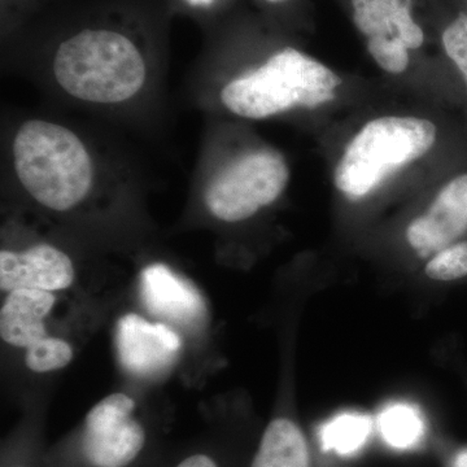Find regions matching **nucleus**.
Segmentation results:
<instances>
[{
	"label": "nucleus",
	"instance_id": "obj_1",
	"mask_svg": "<svg viewBox=\"0 0 467 467\" xmlns=\"http://www.w3.org/2000/svg\"><path fill=\"white\" fill-rule=\"evenodd\" d=\"M57 85L88 103L116 104L142 90L147 63L130 26L94 23L60 39L52 57Z\"/></svg>",
	"mask_w": 467,
	"mask_h": 467
},
{
	"label": "nucleus",
	"instance_id": "obj_2",
	"mask_svg": "<svg viewBox=\"0 0 467 467\" xmlns=\"http://www.w3.org/2000/svg\"><path fill=\"white\" fill-rule=\"evenodd\" d=\"M12 150L18 181L43 207L69 211L90 192V153L69 129L29 119L18 129Z\"/></svg>",
	"mask_w": 467,
	"mask_h": 467
},
{
	"label": "nucleus",
	"instance_id": "obj_3",
	"mask_svg": "<svg viewBox=\"0 0 467 467\" xmlns=\"http://www.w3.org/2000/svg\"><path fill=\"white\" fill-rule=\"evenodd\" d=\"M343 84L334 70L309 55L285 47L248 75L233 79L221 99L234 115L263 119L296 109H315L337 98Z\"/></svg>",
	"mask_w": 467,
	"mask_h": 467
},
{
	"label": "nucleus",
	"instance_id": "obj_4",
	"mask_svg": "<svg viewBox=\"0 0 467 467\" xmlns=\"http://www.w3.org/2000/svg\"><path fill=\"white\" fill-rule=\"evenodd\" d=\"M438 128L427 119L384 116L368 121L344 150L335 186L349 201L376 192L395 171L434 149Z\"/></svg>",
	"mask_w": 467,
	"mask_h": 467
},
{
	"label": "nucleus",
	"instance_id": "obj_5",
	"mask_svg": "<svg viewBox=\"0 0 467 467\" xmlns=\"http://www.w3.org/2000/svg\"><path fill=\"white\" fill-rule=\"evenodd\" d=\"M134 399L107 396L91 408L73 442L75 467H133L149 447L150 431Z\"/></svg>",
	"mask_w": 467,
	"mask_h": 467
},
{
	"label": "nucleus",
	"instance_id": "obj_6",
	"mask_svg": "<svg viewBox=\"0 0 467 467\" xmlns=\"http://www.w3.org/2000/svg\"><path fill=\"white\" fill-rule=\"evenodd\" d=\"M290 178L287 162L275 150L247 153L223 169L209 183L204 202L208 211L223 223H241L273 204Z\"/></svg>",
	"mask_w": 467,
	"mask_h": 467
},
{
	"label": "nucleus",
	"instance_id": "obj_7",
	"mask_svg": "<svg viewBox=\"0 0 467 467\" xmlns=\"http://www.w3.org/2000/svg\"><path fill=\"white\" fill-rule=\"evenodd\" d=\"M467 234V171L454 175L425 211L405 227L409 251L422 261L459 242Z\"/></svg>",
	"mask_w": 467,
	"mask_h": 467
},
{
	"label": "nucleus",
	"instance_id": "obj_8",
	"mask_svg": "<svg viewBox=\"0 0 467 467\" xmlns=\"http://www.w3.org/2000/svg\"><path fill=\"white\" fill-rule=\"evenodd\" d=\"M116 348L128 373L150 378L171 367L182 349V339L168 324H152L129 313L117 322Z\"/></svg>",
	"mask_w": 467,
	"mask_h": 467
},
{
	"label": "nucleus",
	"instance_id": "obj_9",
	"mask_svg": "<svg viewBox=\"0 0 467 467\" xmlns=\"http://www.w3.org/2000/svg\"><path fill=\"white\" fill-rule=\"evenodd\" d=\"M75 266L63 251L38 244L23 252H0V288L61 291L75 282Z\"/></svg>",
	"mask_w": 467,
	"mask_h": 467
},
{
	"label": "nucleus",
	"instance_id": "obj_10",
	"mask_svg": "<svg viewBox=\"0 0 467 467\" xmlns=\"http://www.w3.org/2000/svg\"><path fill=\"white\" fill-rule=\"evenodd\" d=\"M140 296L150 313L173 324L192 326L205 313L199 291L164 264L144 267Z\"/></svg>",
	"mask_w": 467,
	"mask_h": 467
},
{
	"label": "nucleus",
	"instance_id": "obj_11",
	"mask_svg": "<svg viewBox=\"0 0 467 467\" xmlns=\"http://www.w3.org/2000/svg\"><path fill=\"white\" fill-rule=\"evenodd\" d=\"M414 0H350L353 23L368 41L400 42L409 51L425 42L422 27L414 21Z\"/></svg>",
	"mask_w": 467,
	"mask_h": 467
},
{
	"label": "nucleus",
	"instance_id": "obj_12",
	"mask_svg": "<svg viewBox=\"0 0 467 467\" xmlns=\"http://www.w3.org/2000/svg\"><path fill=\"white\" fill-rule=\"evenodd\" d=\"M57 297L52 292L14 290L0 310V337L3 342L27 349L48 337L46 318L54 309Z\"/></svg>",
	"mask_w": 467,
	"mask_h": 467
},
{
	"label": "nucleus",
	"instance_id": "obj_13",
	"mask_svg": "<svg viewBox=\"0 0 467 467\" xmlns=\"http://www.w3.org/2000/svg\"><path fill=\"white\" fill-rule=\"evenodd\" d=\"M376 436V420L368 411L342 409L325 418L315 430V444L319 453L331 460H358Z\"/></svg>",
	"mask_w": 467,
	"mask_h": 467
},
{
	"label": "nucleus",
	"instance_id": "obj_14",
	"mask_svg": "<svg viewBox=\"0 0 467 467\" xmlns=\"http://www.w3.org/2000/svg\"><path fill=\"white\" fill-rule=\"evenodd\" d=\"M250 467H316L312 444L299 420L285 413L272 418Z\"/></svg>",
	"mask_w": 467,
	"mask_h": 467
},
{
	"label": "nucleus",
	"instance_id": "obj_15",
	"mask_svg": "<svg viewBox=\"0 0 467 467\" xmlns=\"http://www.w3.org/2000/svg\"><path fill=\"white\" fill-rule=\"evenodd\" d=\"M376 436L386 450L398 454L420 451L429 441V420L417 402L393 399L384 402L374 416Z\"/></svg>",
	"mask_w": 467,
	"mask_h": 467
},
{
	"label": "nucleus",
	"instance_id": "obj_16",
	"mask_svg": "<svg viewBox=\"0 0 467 467\" xmlns=\"http://www.w3.org/2000/svg\"><path fill=\"white\" fill-rule=\"evenodd\" d=\"M423 275L429 281L441 284L467 278V238L460 239L426 261Z\"/></svg>",
	"mask_w": 467,
	"mask_h": 467
},
{
	"label": "nucleus",
	"instance_id": "obj_17",
	"mask_svg": "<svg viewBox=\"0 0 467 467\" xmlns=\"http://www.w3.org/2000/svg\"><path fill=\"white\" fill-rule=\"evenodd\" d=\"M73 358V349L67 340L46 337L26 349V364L34 373H48L67 367Z\"/></svg>",
	"mask_w": 467,
	"mask_h": 467
},
{
	"label": "nucleus",
	"instance_id": "obj_18",
	"mask_svg": "<svg viewBox=\"0 0 467 467\" xmlns=\"http://www.w3.org/2000/svg\"><path fill=\"white\" fill-rule=\"evenodd\" d=\"M441 45L451 63L459 70L467 91V14L457 12L441 33Z\"/></svg>",
	"mask_w": 467,
	"mask_h": 467
},
{
	"label": "nucleus",
	"instance_id": "obj_19",
	"mask_svg": "<svg viewBox=\"0 0 467 467\" xmlns=\"http://www.w3.org/2000/svg\"><path fill=\"white\" fill-rule=\"evenodd\" d=\"M367 46L368 54L384 72L400 75L407 70L409 66L407 46L392 41H368Z\"/></svg>",
	"mask_w": 467,
	"mask_h": 467
},
{
	"label": "nucleus",
	"instance_id": "obj_20",
	"mask_svg": "<svg viewBox=\"0 0 467 467\" xmlns=\"http://www.w3.org/2000/svg\"><path fill=\"white\" fill-rule=\"evenodd\" d=\"M173 467H223L216 454L211 451H195L182 457Z\"/></svg>",
	"mask_w": 467,
	"mask_h": 467
},
{
	"label": "nucleus",
	"instance_id": "obj_21",
	"mask_svg": "<svg viewBox=\"0 0 467 467\" xmlns=\"http://www.w3.org/2000/svg\"><path fill=\"white\" fill-rule=\"evenodd\" d=\"M444 467H467V445L451 451L445 460Z\"/></svg>",
	"mask_w": 467,
	"mask_h": 467
},
{
	"label": "nucleus",
	"instance_id": "obj_22",
	"mask_svg": "<svg viewBox=\"0 0 467 467\" xmlns=\"http://www.w3.org/2000/svg\"><path fill=\"white\" fill-rule=\"evenodd\" d=\"M184 7L193 9V11H209L217 5L220 0H180Z\"/></svg>",
	"mask_w": 467,
	"mask_h": 467
},
{
	"label": "nucleus",
	"instance_id": "obj_23",
	"mask_svg": "<svg viewBox=\"0 0 467 467\" xmlns=\"http://www.w3.org/2000/svg\"><path fill=\"white\" fill-rule=\"evenodd\" d=\"M266 3H270V5H281V3L287 2V0H265Z\"/></svg>",
	"mask_w": 467,
	"mask_h": 467
},
{
	"label": "nucleus",
	"instance_id": "obj_24",
	"mask_svg": "<svg viewBox=\"0 0 467 467\" xmlns=\"http://www.w3.org/2000/svg\"><path fill=\"white\" fill-rule=\"evenodd\" d=\"M463 11H465V12H466V14H467V0H466V8H465V9H463Z\"/></svg>",
	"mask_w": 467,
	"mask_h": 467
},
{
	"label": "nucleus",
	"instance_id": "obj_25",
	"mask_svg": "<svg viewBox=\"0 0 467 467\" xmlns=\"http://www.w3.org/2000/svg\"><path fill=\"white\" fill-rule=\"evenodd\" d=\"M3 2H5V0H3Z\"/></svg>",
	"mask_w": 467,
	"mask_h": 467
}]
</instances>
